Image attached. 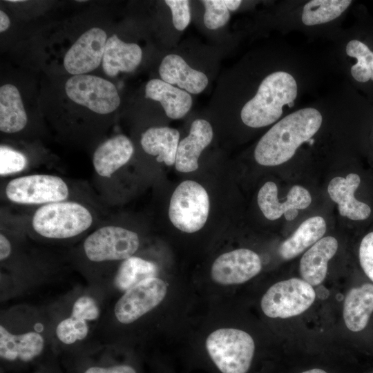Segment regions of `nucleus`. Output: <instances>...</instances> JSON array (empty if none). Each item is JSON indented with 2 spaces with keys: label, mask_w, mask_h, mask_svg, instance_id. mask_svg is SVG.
<instances>
[{
  "label": "nucleus",
  "mask_w": 373,
  "mask_h": 373,
  "mask_svg": "<svg viewBox=\"0 0 373 373\" xmlns=\"http://www.w3.org/2000/svg\"><path fill=\"white\" fill-rule=\"evenodd\" d=\"M107 298L103 288L91 285L74 289L47 307L55 352L72 357L96 348L89 343L100 327Z\"/></svg>",
  "instance_id": "nucleus-1"
},
{
  "label": "nucleus",
  "mask_w": 373,
  "mask_h": 373,
  "mask_svg": "<svg viewBox=\"0 0 373 373\" xmlns=\"http://www.w3.org/2000/svg\"><path fill=\"white\" fill-rule=\"evenodd\" d=\"M48 353L56 352L48 308L17 306L1 315L2 365L8 368L40 365L48 361Z\"/></svg>",
  "instance_id": "nucleus-2"
},
{
  "label": "nucleus",
  "mask_w": 373,
  "mask_h": 373,
  "mask_svg": "<svg viewBox=\"0 0 373 373\" xmlns=\"http://www.w3.org/2000/svg\"><path fill=\"white\" fill-rule=\"evenodd\" d=\"M323 120L321 112L314 107L302 108L288 114L258 141L254 150L256 161L269 166L286 162L316 135Z\"/></svg>",
  "instance_id": "nucleus-3"
},
{
  "label": "nucleus",
  "mask_w": 373,
  "mask_h": 373,
  "mask_svg": "<svg viewBox=\"0 0 373 373\" xmlns=\"http://www.w3.org/2000/svg\"><path fill=\"white\" fill-rule=\"evenodd\" d=\"M295 77L286 70H276L260 82L256 94L242 106L240 117L251 128H261L278 121L285 107H291L298 97Z\"/></svg>",
  "instance_id": "nucleus-4"
},
{
  "label": "nucleus",
  "mask_w": 373,
  "mask_h": 373,
  "mask_svg": "<svg viewBox=\"0 0 373 373\" xmlns=\"http://www.w3.org/2000/svg\"><path fill=\"white\" fill-rule=\"evenodd\" d=\"M93 216L83 204L61 201L44 204L35 212L32 227L40 236L50 240L76 237L93 223Z\"/></svg>",
  "instance_id": "nucleus-5"
},
{
  "label": "nucleus",
  "mask_w": 373,
  "mask_h": 373,
  "mask_svg": "<svg viewBox=\"0 0 373 373\" xmlns=\"http://www.w3.org/2000/svg\"><path fill=\"white\" fill-rule=\"evenodd\" d=\"M206 348L222 373H247L253 360L255 344L252 337L243 330L222 328L208 336Z\"/></svg>",
  "instance_id": "nucleus-6"
},
{
  "label": "nucleus",
  "mask_w": 373,
  "mask_h": 373,
  "mask_svg": "<svg viewBox=\"0 0 373 373\" xmlns=\"http://www.w3.org/2000/svg\"><path fill=\"white\" fill-rule=\"evenodd\" d=\"M140 246L138 235L113 225L102 227L88 236L83 242L86 258L94 264L122 261L133 256Z\"/></svg>",
  "instance_id": "nucleus-7"
},
{
  "label": "nucleus",
  "mask_w": 373,
  "mask_h": 373,
  "mask_svg": "<svg viewBox=\"0 0 373 373\" xmlns=\"http://www.w3.org/2000/svg\"><path fill=\"white\" fill-rule=\"evenodd\" d=\"M209 212V199L198 182L186 180L175 189L169 204V217L179 230L194 233L205 224Z\"/></svg>",
  "instance_id": "nucleus-8"
},
{
  "label": "nucleus",
  "mask_w": 373,
  "mask_h": 373,
  "mask_svg": "<svg viewBox=\"0 0 373 373\" xmlns=\"http://www.w3.org/2000/svg\"><path fill=\"white\" fill-rule=\"evenodd\" d=\"M315 297L310 284L303 279L292 278L270 287L262 296L260 305L267 316L287 318L307 310Z\"/></svg>",
  "instance_id": "nucleus-9"
},
{
  "label": "nucleus",
  "mask_w": 373,
  "mask_h": 373,
  "mask_svg": "<svg viewBox=\"0 0 373 373\" xmlns=\"http://www.w3.org/2000/svg\"><path fill=\"white\" fill-rule=\"evenodd\" d=\"M166 283L160 278L146 279L129 289L114 303L111 314L112 321L121 325L133 324L152 311L164 299Z\"/></svg>",
  "instance_id": "nucleus-10"
},
{
  "label": "nucleus",
  "mask_w": 373,
  "mask_h": 373,
  "mask_svg": "<svg viewBox=\"0 0 373 373\" xmlns=\"http://www.w3.org/2000/svg\"><path fill=\"white\" fill-rule=\"evenodd\" d=\"M9 200L21 204H46L64 201L69 195L65 181L59 176L34 174L10 180L6 187Z\"/></svg>",
  "instance_id": "nucleus-11"
},
{
  "label": "nucleus",
  "mask_w": 373,
  "mask_h": 373,
  "mask_svg": "<svg viewBox=\"0 0 373 373\" xmlns=\"http://www.w3.org/2000/svg\"><path fill=\"white\" fill-rule=\"evenodd\" d=\"M348 72L356 86L373 99V25H361L351 32L344 47Z\"/></svg>",
  "instance_id": "nucleus-12"
},
{
  "label": "nucleus",
  "mask_w": 373,
  "mask_h": 373,
  "mask_svg": "<svg viewBox=\"0 0 373 373\" xmlns=\"http://www.w3.org/2000/svg\"><path fill=\"white\" fill-rule=\"evenodd\" d=\"M65 91L72 101L99 114L112 113L120 104L115 85L95 75L72 76L66 82Z\"/></svg>",
  "instance_id": "nucleus-13"
},
{
  "label": "nucleus",
  "mask_w": 373,
  "mask_h": 373,
  "mask_svg": "<svg viewBox=\"0 0 373 373\" xmlns=\"http://www.w3.org/2000/svg\"><path fill=\"white\" fill-rule=\"evenodd\" d=\"M259 256L248 249H238L220 255L213 262L211 275L220 285L244 283L256 276L261 270Z\"/></svg>",
  "instance_id": "nucleus-14"
},
{
  "label": "nucleus",
  "mask_w": 373,
  "mask_h": 373,
  "mask_svg": "<svg viewBox=\"0 0 373 373\" xmlns=\"http://www.w3.org/2000/svg\"><path fill=\"white\" fill-rule=\"evenodd\" d=\"M106 41V33L99 28H93L84 32L66 53L65 69L74 75L95 70L102 61Z\"/></svg>",
  "instance_id": "nucleus-15"
},
{
  "label": "nucleus",
  "mask_w": 373,
  "mask_h": 373,
  "mask_svg": "<svg viewBox=\"0 0 373 373\" xmlns=\"http://www.w3.org/2000/svg\"><path fill=\"white\" fill-rule=\"evenodd\" d=\"M311 202L309 192L299 185H294L290 189L284 202L278 200L277 186L271 181L267 182L258 193L259 208L265 218L270 220L278 219L290 210L305 209Z\"/></svg>",
  "instance_id": "nucleus-16"
},
{
  "label": "nucleus",
  "mask_w": 373,
  "mask_h": 373,
  "mask_svg": "<svg viewBox=\"0 0 373 373\" xmlns=\"http://www.w3.org/2000/svg\"><path fill=\"white\" fill-rule=\"evenodd\" d=\"M213 136L212 127L207 120H194L188 136L179 142L175 162L177 171L189 173L198 169V158L211 143Z\"/></svg>",
  "instance_id": "nucleus-17"
},
{
  "label": "nucleus",
  "mask_w": 373,
  "mask_h": 373,
  "mask_svg": "<svg viewBox=\"0 0 373 373\" xmlns=\"http://www.w3.org/2000/svg\"><path fill=\"white\" fill-rule=\"evenodd\" d=\"M361 182L356 173H350L345 178L335 177L329 183L327 191L330 198L338 204L341 216L353 220H363L371 213L370 207L357 200L354 192Z\"/></svg>",
  "instance_id": "nucleus-18"
},
{
  "label": "nucleus",
  "mask_w": 373,
  "mask_h": 373,
  "mask_svg": "<svg viewBox=\"0 0 373 373\" xmlns=\"http://www.w3.org/2000/svg\"><path fill=\"white\" fill-rule=\"evenodd\" d=\"M162 80L192 94L202 92L208 84L207 75L191 68L184 59L175 54L165 56L159 67Z\"/></svg>",
  "instance_id": "nucleus-19"
},
{
  "label": "nucleus",
  "mask_w": 373,
  "mask_h": 373,
  "mask_svg": "<svg viewBox=\"0 0 373 373\" xmlns=\"http://www.w3.org/2000/svg\"><path fill=\"white\" fill-rule=\"evenodd\" d=\"M133 151L131 141L124 135L106 140L96 149L93 156L96 173L102 177L110 178L129 161Z\"/></svg>",
  "instance_id": "nucleus-20"
},
{
  "label": "nucleus",
  "mask_w": 373,
  "mask_h": 373,
  "mask_svg": "<svg viewBox=\"0 0 373 373\" xmlns=\"http://www.w3.org/2000/svg\"><path fill=\"white\" fill-rule=\"evenodd\" d=\"M338 242L332 236L321 238L303 256L300 262V273L304 280L312 286L321 284L325 279L328 261L335 255Z\"/></svg>",
  "instance_id": "nucleus-21"
},
{
  "label": "nucleus",
  "mask_w": 373,
  "mask_h": 373,
  "mask_svg": "<svg viewBox=\"0 0 373 373\" xmlns=\"http://www.w3.org/2000/svg\"><path fill=\"white\" fill-rule=\"evenodd\" d=\"M142 57V51L137 44L125 43L113 35L106 44L102 68L109 77L116 76L119 72L130 73L137 68Z\"/></svg>",
  "instance_id": "nucleus-22"
},
{
  "label": "nucleus",
  "mask_w": 373,
  "mask_h": 373,
  "mask_svg": "<svg viewBox=\"0 0 373 373\" xmlns=\"http://www.w3.org/2000/svg\"><path fill=\"white\" fill-rule=\"evenodd\" d=\"M145 97L159 102L167 117L173 119L183 117L192 106V97L189 93L159 79L148 82Z\"/></svg>",
  "instance_id": "nucleus-23"
},
{
  "label": "nucleus",
  "mask_w": 373,
  "mask_h": 373,
  "mask_svg": "<svg viewBox=\"0 0 373 373\" xmlns=\"http://www.w3.org/2000/svg\"><path fill=\"white\" fill-rule=\"evenodd\" d=\"M373 312V285L365 283L351 289L343 304V318L346 327L360 332L367 325Z\"/></svg>",
  "instance_id": "nucleus-24"
},
{
  "label": "nucleus",
  "mask_w": 373,
  "mask_h": 373,
  "mask_svg": "<svg viewBox=\"0 0 373 373\" xmlns=\"http://www.w3.org/2000/svg\"><path fill=\"white\" fill-rule=\"evenodd\" d=\"M157 274L158 267L155 263L133 256L121 262L111 279L110 285L105 291L106 294L108 289L124 294L141 282L157 277Z\"/></svg>",
  "instance_id": "nucleus-25"
},
{
  "label": "nucleus",
  "mask_w": 373,
  "mask_h": 373,
  "mask_svg": "<svg viewBox=\"0 0 373 373\" xmlns=\"http://www.w3.org/2000/svg\"><path fill=\"white\" fill-rule=\"evenodd\" d=\"M180 133L169 127H152L142 133L141 145L144 151L157 156V161L171 166L175 162Z\"/></svg>",
  "instance_id": "nucleus-26"
},
{
  "label": "nucleus",
  "mask_w": 373,
  "mask_h": 373,
  "mask_svg": "<svg viewBox=\"0 0 373 373\" xmlns=\"http://www.w3.org/2000/svg\"><path fill=\"white\" fill-rule=\"evenodd\" d=\"M325 231L326 222L323 218H307L280 245L278 253L285 260L292 259L321 240Z\"/></svg>",
  "instance_id": "nucleus-27"
},
{
  "label": "nucleus",
  "mask_w": 373,
  "mask_h": 373,
  "mask_svg": "<svg viewBox=\"0 0 373 373\" xmlns=\"http://www.w3.org/2000/svg\"><path fill=\"white\" fill-rule=\"evenodd\" d=\"M72 358L74 364L70 373H137L130 364L112 361L108 356V345H102Z\"/></svg>",
  "instance_id": "nucleus-28"
},
{
  "label": "nucleus",
  "mask_w": 373,
  "mask_h": 373,
  "mask_svg": "<svg viewBox=\"0 0 373 373\" xmlns=\"http://www.w3.org/2000/svg\"><path fill=\"white\" fill-rule=\"evenodd\" d=\"M27 124V115L17 88L4 84L0 88V130L14 133L22 130Z\"/></svg>",
  "instance_id": "nucleus-29"
},
{
  "label": "nucleus",
  "mask_w": 373,
  "mask_h": 373,
  "mask_svg": "<svg viewBox=\"0 0 373 373\" xmlns=\"http://www.w3.org/2000/svg\"><path fill=\"white\" fill-rule=\"evenodd\" d=\"M350 0H312L302 10L301 21L308 26L330 22L343 14L352 5Z\"/></svg>",
  "instance_id": "nucleus-30"
},
{
  "label": "nucleus",
  "mask_w": 373,
  "mask_h": 373,
  "mask_svg": "<svg viewBox=\"0 0 373 373\" xmlns=\"http://www.w3.org/2000/svg\"><path fill=\"white\" fill-rule=\"evenodd\" d=\"M201 3L205 8L203 20L208 29H218L228 22L230 13L224 0H203Z\"/></svg>",
  "instance_id": "nucleus-31"
},
{
  "label": "nucleus",
  "mask_w": 373,
  "mask_h": 373,
  "mask_svg": "<svg viewBox=\"0 0 373 373\" xmlns=\"http://www.w3.org/2000/svg\"><path fill=\"white\" fill-rule=\"evenodd\" d=\"M27 165L25 155L10 147H0V175H8L22 171Z\"/></svg>",
  "instance_id": "nucleus-32"
},
{
  "label": "nucleus",
  "mask_w": 373,
  "mask_h": 373,
  "mask_svg": "<svg viewBox=\"0 0 373 373\" xmlns=\"http://www.w3.org/2000/svg\"><path fill=\"white\" fill-rule=\"evenodd\" d=\"M172 14L174 27L178 30H184L191 21L189 1L187 0H166Z\"/></svg>",
  "instance_id": "nucleus-33"
},
{
  "label": "nucleus",
  "mask_w": 373,
  "mask_h": 373,
  "mask_svg": "<svg viewBox=\"0 0 373 373\" xmlns=\"http://www.w3.org/2000/svg\"><path fill=\"white\" fill-rule=\"evenodd\" d=\"M358 255L363 271L373 282V231L367 233L362 239Z\"/></svg>",
  "instance_id": "nucleus-34"
},
{
  "label": "nucleus",
  "mask_w": 373,
  "mask_h": 373,
  "mask_svg": "<svg viewBox=\"0 0 373 373\" xmlns=\"http://www.w3.org/2000/svg\"><path fill=\"white\" fill-rule=\"evenodd\" d=\"M12 253V247L9 239L3 234H0V260L5 262Z\"/></svg>",
  "instance_id": "nucleus-35"
},
{
  "label": "nucleus",
  "mask_w": 373,
  "mask_h": 373,
  "mask_svg": "<svg viewBox=\"0 0 373 373\" xmlns=\"http://www.w3.org/2000/svg\"><path fill=\"white\" fill-rule=\"evenodd\" d=\"M34 373H62L56 363L52 360L48 361L37 367Z\"/></svg>",
  "instance_id": "nucleus-36"
},
{
  "label": "nucleus",
  "mask_w": 373,
  "mask_h": 373,
  "mask_svg": "<svg viewBox=\"0 0 373 373\" xmlns=\"http://www.w3.org/2000/svg\"><path fill=\"white\" fill-rule=\"evenodd\" d=\"M10 25L8 16L2 10L0 11V32L6 31Z\"/></svg>",
  "instance_id": "nucleus-37"
},
{
  "label": "nucleus",
  "mask_w": 373,
  "mask_h": 373,
  "mask_svg": "<svg viewBox=\"0 0 373 373\" xmlns=\"http://www.w3.org/2000/svg\"><path fill=\"white\" fill-rule=\"evenodd\" d=\"M224 3L229 10L235 11L241 5L242 1L240 0H224Z\"/></svg>",
  "instance_id": "nucleus-38"
},
{
  "label": "nucleus",
  "mask_w": 373,
  "mask_h": 373,
  "mask_svg": "<svg viewBox=\"0 0 373 373\" xmlns=\"http://www.w3.org/2000/svg\"><path fill=\"white\" fill-rule=\"evenodd\" d=\"M302 373H327V372L322 369L314 368V369L306 370Z\"/></svg>",
  "instance_id": "nucleus-39"
},
{
  "label": "nucleus",
  "mask_w": 373,
  "mask_h": 373,
  "mask_svg": "<svg viewBox=\"0 0 373 373\" xmlns=\"http://www.w3.org/2000/svg\"><path fill=\"white\" fill-rule=\"evenodd\" d=\"M9 2H13V3H15V2H23L24 1H21V0H12V1H8Z\"/></svg>",
  "instance_id": "nucleus-40"
}]
</instances>
